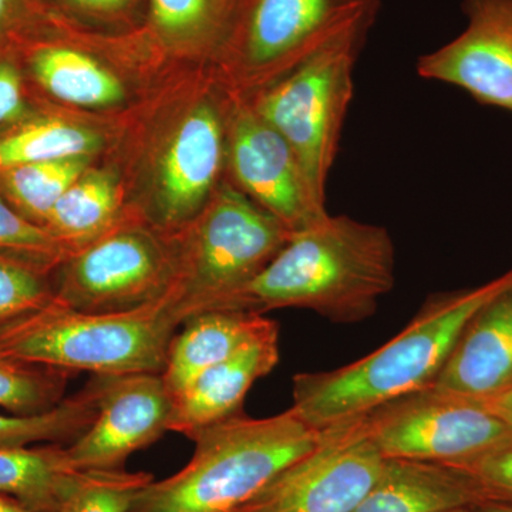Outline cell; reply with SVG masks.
I'll list each match as a JSON object with an SVG mask.
<instances>
[{
  "instance_id": "6da1fadb",
  "label": "cell",
  "mask_w": 512,
  "mask_h": 512,
  "mask_svg": "<svg viewBox=\"0 0 512 512\" xmlns=\"http://www.w3.org/2000/svg\"><path fill=\"white\" fill-rule=\"evenodd\" d=\"M396 255L389 231L348 215H326L293 232L285 247L232 303L264 313L309 309L338 323L369 319L392 291Z\"/></svg>"
},
{
  "instance_id": "7a4b0ae2",
  "label": "cell",
  "mask_w": 512,
  "mask_h": 512,
  "mask_svg": "<svg viewBox=\"0 0 512 512\" xmlns=\"http://www.w3.org/2000/svg\"><path fill=\"white\" fill-rule=\"evenodd\" d=\"M512 285V269L473 289L431 296L392 340L356 362L293 376L292 409L323 430L359 419L394 399L436 382L468 320Z\"/></svg>"
},
{
  "instance_id": "3957f363",
  "label": "cell",
  "mask_w": 512,
  "mask_h": 512,
  "mask_svg": "<svg viewBox=\"0 0 512 512\" xmlns=\"http://www.w3.org/2000/svg\"><path fill=\"white\" fill-rule=\"evenodd\" d=\"M326 430L309 426L292 407L265 419L239 413L212 424L192 437L190 463L141 488L128 512H231L318 447Z\"/></svg>"
},
{
  "instance_id": "277c9868",
  "label": "cell",
  "mask_w": 512,
  "mask_h": 512,
  "mask_svg": "<svg viewBox=\"0 0 512 512\" xmlns=\"http://www.w3.org/2000/svg\"><path fill=\"white\" fill-rule=\"evenodd\" d=\"M180 326L167 298L113 313L76 311L53 299L0 329V357L94 376L163 375Z\"/></svg>"
},
{
  "instance_id": "5b68a950",
  "label": "cell",
  "mask_w": 512,
  "mask_h": 512,
  "mask_svg": "<svg viewBox=\"0 0 512 512\" xmlns=\"http://www.w3.org/2000/svg\"><path fill=\"white\" fill-rule=\"evenodd\" d=\"M375 22L363 20L346 29L249 103L291 146L313 194L323 202L355 92L357 57Z\"/></svg>"
},
{
  "instance_id": "8992f818",
  "label": "cell",
  "mask_w": 512,
  "mask_h": 512,
  "mask_svg": "<svg viewBox=\"0 0 512 512\" xmlns=\"http://www.w3.org/2000/svg\"><path fill=\"white\" fill-rule=\"evenodd\" d=\"M293 232L244 192L224 185L195 225L168 302L181 325L212 309H232L239 293L285 247Z\"/></svg>"
},
{
  "instance_id": "52a82bcc",
  "label": "cell",
  "mask_w": 512,
  "mask_h": 512,
  "mask_svg": "<svg viewBox=\"0 0 512 512\" xmlns=\"http://www.w3.org/2000/svg\"><path fill=\"white\" fill-rule=\"evenodd\" d=\"M384 458L464 467L512 439V429L480 403L434 386L404 394L362 416Z\"/></svg>"
},
{
  "instance_id": "ba28073f",
  "label": "cell",
  "mask_w": 512,
  "mask_h": 512,
  "mask_svg": "<svg viewBox=\"0 0 512 512\" xmlns=\"http://www.w3.org/2000/svg\"><path fill=\"white\" fill-rule=\"evenodd\" d=\"M379 9L380 0L238 2L232 59L248 80L272 84L346 29L376 20Z\"/></svg>"
},
{
  "instance_id": "9c48e42d",
  "label": "cell",
  "mask_w": 512,
  "mask_h": 512,
  "mask_svg": "<svg viewBox=\"0 0 512 512\" xmlns=\"http://www.w3.org/2000/svg\"><path fill=\"white\" fill-rule=\"evenodd\" d=\"M383 461L362 417L333 424L318 447L231 512H352L375 483Z\"/></svg>"
},
{
  "instance_id": "30bf717a",
  "label": "cell",
  "mask_w": 512,
  "mask_h": 512,
  "mask_svg": "<svg viewBox=\"0 0 512 512\" xmlns=\"http://www.w3.org/2000/svg\"><path fill=\"white\" fill-rule=\"evenodd\" d=\"M55 299L76 311H134L163 301L177 269L156 239L136 229L106 232L67 256Z\"/></svg>"
},
{
  "instance_id": "8fae6325",
  "label": "cell",
  "mask_w": 512,
  "mask_h": 512,
  "mask_svg": "<svg viewBox=\"0 0 512 512\" xmlns=\"http://www.w3.org/2000/svg\"><path fill=\"white\" fill-rule=\"evenodd\" d=\"M228 160L238 190L289 231H302L329 214L325 202L313 194L291 146L249 103L232 109Z\"/></svg>"
},
{
  "instance_id": "7c38bea8",
  "label": "cell",
  "mask_w": 512,
  "mask_h": 512,
  "mask_svg": "<svg viewBox=\"0 0 512 512\" xmlns=\"http://www.w3.org/2000/svg\"><path fill=\"white\" fill-rule=\"evenodd\" d=\"M173 397L158 373L103 376L99 414L67 446L79 471L123 470L134 451L156 443L168 431Z\"/></svg>"
},
{
  "instance_id": "4fadbf2b",
  "label": "cell",
  "mask_w": 512,
  "mask_h": 512,
  "mask_svg": "<svg viewBox=\"0 0 512 512\" xmlns=\"http://www.w3.org/2000/svg\"><path fill=\"white\" fill-rule=\"evenodd\" d=\"M463 10L467 28L421 56L417 73L512 113V0H463Z\"/></svg>"
},
{
  "instance_id": "5bb4252c",
  "label": "cell",
  "mask_w": 512,
  "mask_h": 512,
  "mask_svg": "<svg viewBox=\"0 0 512 512\" xmlns=\"http://www.w3.org/2000/svg\"><path fill=\"white\" fill-rule=\"evenodd\" d=\"M431 386L478 403L512 389V285L468 320Z\"/></svg>"
},
{
  "instance_id": "9a60e30c",
  "label": "cell",
  "mask_w": 512,
  "mask_h": 512,
  "mask_svg": "<svg viewBox=\"0 0 512 512\" xmlns=\"http://www.w3.org/2000/svg\"><path fill=\"white\" fill-rule=\"evenodd\" d=\"M278 362L279 326L275 322L173 397L168 430L192 439L212 424L244 413L242 404L249 390L256 380L269 375Z\"/></svg>"
},
{
  "instance_id": "2e32d148",
  "label": "cell",
  "mask_w": 512,
  "mask_h": 512,
  "mask_svg": "<svg viewBox=\"0 0 512 512\" xmlns=\"http://www.w3.org/2000/svg\"><path fill=\"white\" fill-rule=\"evenodd\" d=\"M224 158L218 110L201 104L175 131L160 173V218L168 227L190 220L208 197Z\"/></svg>"
},
{
  "instance_id": "e0dca14e",
  "label": "cell",
  "mask_w": 512,
  "mask_h": 512,
  "mask_svg": "<svg viewBox=\"0 0 512 512\" xmlns=\"http://www.w3.org/2000/svg\"><path fill=\"white\" fill-rule=\"evenodd\" d=\"M474 478L460 467L384 458L382 470L352 512H441L481 503Z\"/></svg>"
},
{
  "instance_id": "ac0fdd59",
  "label": "cell",
  "mask_w": 512,
  "mask_h": 512,
  "mask_svg": "<svg viewBox=\"0 0 512 512\" xmlns=\"http://www.w3.org/2000/svg\"><path fill=\"white\" fill-rule=\"evenodd\" d=\"M274 323L262 313L239 309H212L190 316L183 323V332L175 333L171 340L161 375L171 397Z\"/></svg>"
},
{
  "instance_id": "d6986e66",
  "label": "cell",
  "mask_w": 512,
  "mask_h": 512,
  "mask_svg": "<svg viewBox=\"0 0 512 512\" xmlns=\"http://www.w3.org/2000/svg\"><path fill=\"white\" fill-rule=\"evenodd\" d=\"M80 474L59 443L0 448V494L30 512H60Z\"/></svg>"
},
{
  "instance_id": "ffe728a7",
  "label": "cell",
  "mask_w": 512,
  "mask_h": 512,
  "mask_svg": "<svg viewBox=\"0 0 512 512\" xmlns=\"http://www.w3.org/2000/svg\"><path fill=\"white\" fill-rule=\"evenodd\" d=\"M36 83L64 103L104 107L120 103L123 84L92 57L70 47L43 45L29 53Z\"/></svg>"
},
{
  "instance_id": "44dd1931",
  "label": "cell",
  "mask_w": 512,
  "mask_h": 512,
  "mask_svg": "<svg viewBox=\"0 0 512 512\" xmlns=\"http://www.w3.org/2000/svg\"><path fill=\"white\" fill-rule=\"evenodd\" d=\"M119 194L109 175L79 178L56 202L45 224L73 254L106 234L116 215Z\"/></svg>"
},
{
  "instance_id": "7402d4cb",
  "label": "cell",
  "mask_w": 512,
  "mask_h": 512,
  "mask_svg": "<svg viewBox=\"0 0 512 512\" xmlns=\"http://www.w3.org/2000/svg\"><path fill=\"white\" fill-rule=\"evenodd\" d=\"M103 376H94L82 392L63 399L47 412L19 416L0 413V448L36 443H73L99 414Z\"/></svg>"
},
{
  "instance_id": "603a6c76",
  "label": "cell",
  "mask_w": 512,
  "mask_h": 512,
  "mask_svg": "<svg viewBox=\"0 0 512 512\" xmlns=\"http://www.w3.org/2000/svg\"><path fill=\"white\" fill-rule=\"evenodd\" d=\"M100 138L87 128L60 119H36L0 136V170L23 164L89 157Z\"/></svg>"
},
{
  "instance_id": "cb8c5ba5",
  "label": "cell",
  "mask_w": 512,
  "mask_h": 512,
  "mask_svg": "<svg viewBox=\"0 0 512 512\" xmlns=\"http://www.w3.org/2000/svg\"><path fill=\"white\" fill-rule=\"evenodd\" d=\"M87 157L18 165L0 170L9 200L28 220L45 227L50 211L82 175Z\"/></svg>"
},
{
  "instance_id": "d4e9b609",
  "label": "cell",
  "mask_w": 512,
  "mask_h": 512,
  "mask_svg": "<svg viewBox=\"0 0 512 512\" xmlns=\"http://www.w3.org/2000/svg\"><path fill=\"white\" fill-rule=\"evenodd\" d=\"M72 372L0 357V407L29 416L47 412L64 399Z\"/></svg>"
},
{
  "instance_id": "484cf974",
  "label": "cell",
  "mask_w": 512,
  "mask_h": 512,
  "mask_svg": "<svg viewBox=\"0 0 512 512\" xmlns=\"http://www.w3.org/2000/svg\"><path fill=\"white\" fill-rule=\"evenodd\" d=\"M53 262L0 251V329L55 299L47 281Z\"/></svg>"
},
{
  "instance_id": "4316f807",
  "label": "cell",
  "mask_w": 512,
  "mask_h": 512,
  "mask_svg": "<svg viewBox=\"0 0 512 512\" xmlns=\"http://www.w3.org/2000/svg\"><path fill=\"white\" fill-rule=\"evenodd\" d=\"M151 474L123 470L82 471L60 512H128Z\"/></svg>"
},
{
  "instance_id": "83f0119b",
  "label": "cell",
  "mask_w": 512,
  "mask_h": 512,
  "mask_svg": "<svg viewBox=\"0 0 512 512\" xmlns=\"http://www.w3.org/2000/svg\"><path fill=\"white\" fill-rule=\"evenodd\" d=\"M239 0H150L154 25L168 39H200L221 28Z\"/></svg>"
},
{
  "instance_id": "f1b7e54d",
  "label": "cell",
  "mask_w": 512,
  "mask_h": 512,
  "mask_svg": "<svg viewBox=\"0 0 512 512\" xmlns=\"http://www.w3.org/2000/svg\"><path fill=\"white\" fill-rule=\"evenodd\" d=\"M0 251L33 256L43 261L62 262L67 248L45 227L35 224L0 197Z\"/></svg>"
},
{
  "instance_id": "f546056e",
  "label": "cell",
  "mask_w": 512,
  "mask_h": 512,
  "mask_svg": "<svg viewBox=\"0 0 512 512\" xmlns=\"http://www.w3.org/2000/svg\"><path fill=\"white\" fill-rule=\"evenodd\" d=\"M460 468L474 478L484 500L512 503V439Z\"/></svg>"
},
{
  "instance_id": "4dcf8cb0",
  "label": "cell",
  "mask_w": 512,
  "mask_h": 512,
  "mask_svg": "<svg viewBox=\"0 0 512 512\" xmlns=\"http://www.w3.org/2000/svg\"><path fill=\"white\" fill-rule=\"evenodd\" d=\"M25 109L22 73L12 60L0 59V130L19 123L25 116Z\"/></svg>"
},
{
  "instance_id": "1f68e13d",
  "label": "cell",
  "mask_w": 512,
  "mask_h": 512,
  "mask_svg": "<svg viewBox=\"0 0 512 512\" xmlns=\"http://www.w3.org/2000/svg\"><path fill=\"white\" fill-rule=\"evenodd\" d=\"M62 2L90 15L107 16L123 12L133 0H62Z\"/></svg>"
},
{
  "instance_id": "d6a6232c",
  "label": "cell",
  "mask_w": 512,
  "mask_h": 512,
  "mask_svg": "<svg viewBox=\"0 0 512 512\" xmlns=\"http://www.w3.org/2000/svg\"><path fill=\"white\" fill-rule=\"evenodd\" d=\"M480 404L484 409H487L488 412L495 414L498 419L507 423L512 429V389L500 394V396L493 397V399L480 402Z\"/></svg>"
},
{
  "instance_id": "836d02e7",
  "label": "cell",
  "mask_w": 512,
  "mask_h": 512,
  "mask_svg": "<svg viewBox=\"0 0 512 512\" xmlns=\"http://www.w3.org/2000/svg\"><path fill=\"white\" fill-rule=\"evenodd\" d=\"M473 512H512V503L497 500H483L471 507Z\"/></svg>"
},
{
  "instance_id": "e575fe53",
  "label": "cell",
  "mask_w": 512,
  "mask_h": 512,
  "mask_svg": "<svg viewBox=\"0 0 512 512\" xmlns=\"http://www.w3.org/2000/svg\"><path fill=\"white\" fill-rule=\"evenodd\" d=\"M16 0H0V35L8 28L13 12H15Z\"/></svg>"
},
{
  "instance_id": "d590c367",
  "label": "cell",
  "mask_w": 512,
  "mask_h": 512,
  "mask_svg": "<svg viewBox=\"0 0 512 512\" xmlns=\"http://www.w3.org/2000/svg\"><path fill=\"white\" fill-rule=\"evenodd\" d=\"M0 512H30L26 510L18 501L8 497V495L0 494Z\"/></svg>"
},
{
  "instance_id": "8d00e7d4",
  "label": "cell",
  "mask_w": 512,
  "mask_h": 512,
  "mask_svg": "<svg viewBox=\"0 0 512 512\" xmlns=\"http://www.w3.org/2000/svg\"><path fill=\"white\" fill-rule=\"evenodd\" d=\"M441 512H473V510H471V508H457V510H448Z\"/></svg>"
}]
</instances>
